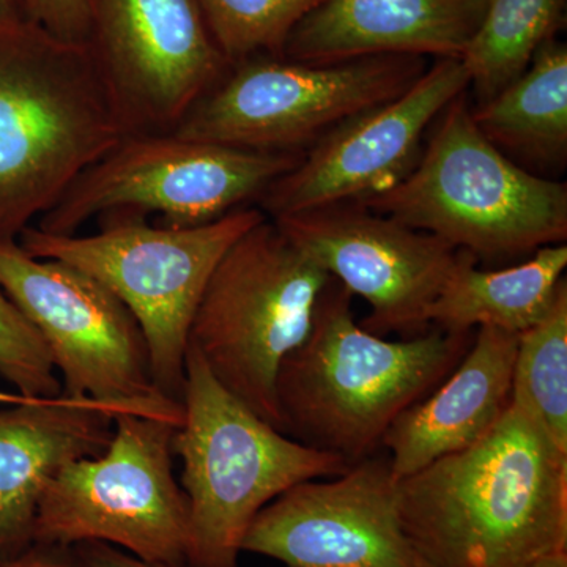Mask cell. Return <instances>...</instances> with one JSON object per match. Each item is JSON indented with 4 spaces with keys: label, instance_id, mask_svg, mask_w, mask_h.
Listing matches in <instances>:
<instances>
[{
    "label": "cell",
    "instance_id": "cell-1",
    "mask_svg": "<svg viewBox=\"0 0 567 567\" xmlns=\"http://www.w3.org/2000/svg\"><path fill=\"white\" fill-rule=\"evenodd\" d=\"M423 567H528L567 551V453L516 404L476 445L398 480Z\"/></svg>",
    "mask_w": 567,
    "mask_h": 567
},
{
    "label": "cell",
    "instance_id": "cell-2",
    "mask_svg": "<svg viewBox=\"0 0 567 567\" xmlns=\"http://www.w3.org/2000/svg\"><path fill=\"white\" fill-rule=\"evenodd\" d=\"M352 300L331 278L308 338L276 380L281 432L349 465L382 451L391 424L456 368L475 338L429 328L390 341L357 322Z\"/></svg>",
    "mask_w": 567,
    "mask_h": 567
},
{
    "label": "cell",
    "instance_id": "cell-3",
    "mask_svg": "<svg viewBox=\"0 0 567 567\" xmlns=\"http://www.w3.org/2000/svg\"><path fill=\"white\" fill-rule=\"evenodd\" d=\"M125 137L87 47L0 33V245L14 244Z\"/></svg>",
    "mask_w": 567,
    "mask_h": 567
},
{
    "label": "cell",
    "instance_id": "cell-4",
    "mask_svg": "<svg viewBox=\"0 0 567 567\" xmlns=\"http://www.w3.org/2000/svg\"><path fill=\"white\" fill-rule=\"evenodd\" d=\"M476 260H509L566 244L567 186L529 173L476 128L466 92L440 114L413 169L360 200Z\"/></svg>",
    "mask_w": 567,
    "mask_h": 567
},
{
    "label": "cell",
    "instance_id": "cell-5",
    "mask_svg": "<svg viewBox=\"0 0 567 567\" xmlns=\"http://www.w3.org/2000/svg\"><path fill=\"white\" fill-rule=\"evenodd\" d=\"M185 417L174 439L188 499L186 567H238L257 514L305 481L342 475L349 464L268 424L216 382L188 347Z\"/></svg>",
    "mask_w": 567,
    "mask_h": 567
},
{
    "label": "cell",
    "instance_id": "cell-6",
    "mask_svg": "<svg viewBox=\"0 0 567 567\" xmlns=\"http://www.w3.org/2000/svg\"><path fill=\"white\" fill-rule=\"evenodd\" d=\"M265 213L238 208L197 227L159 226L114 213L92 235H50L29 226L20 244L29 256L69 264L110 289L140 323L153 382L183 404L189 327L216 265Z\"/></svg>",
    "mask_w": 567,
    "mask_h": 567
},
{
    "label": "cell",
    "instance_id": "cell-7",
    "mask_svg": "<svg viewBox=\"0 0 567 567\" xmlns=\"http://www.w3.org/2000/svg\"><path fill=\"white\" fill-rule=\"evenodd\" d=\"M330 281L265 216L224 254L193 317L188 347L219 385L278 431L279 369L308 338Z\"/></svg>",
    "mask_w": 567,
    "mask_h": 567
},
{
    "label": "cell",
    "instance_id": "cell-8",
    "mask_svg": "<svg viewBox=\"0 0 567 567\" xmlns=\"http://www.w3.org/2000/svg\"><path fill=\"white\" fill-rule=\"evenodd\" d=\"M427 59L377 54L305 63L259 54L233 63L173 134L259 152L305 153L342 123L409 91Z\"/></svg>",
    "mask_w": 567,
    "mask_h": 567
},
{
    "label": "cell",
    "instance_id": "cell-9",
    "mask_svg": "<svg viewBox=\"0 0 567 567\" xmlns=\"http://www.w3.org/2000/svg\"><path fill=\"white\" fill-rule=\"evenodd\" d=\"M305 153L259 152L173 133L125 136L73 182L33 227L71 237L114 213L197 227L259 203Z\"/></svg>",
    "mask_w": 567,
    "mask_h": 567
},
{
    "label": "cell",
    "instance_id": "cell-10",
    "mask_svg": "<svg viewBox=\"0 0 567 567\" xmlns=\"http://www.w3.org/2000/svg\"><path fill=\"white\" fill-rule=\"evenodd\" d=\"M181 425L121 413L103 454L71 462L48 484L33 540L104 543L167 566H186L188 499L174 475Z\"/></svg>",
    "mask_w": 567,
    "mask_h": 567
},
{
    "label": "cell",
    "instance_id": "cell-11",
    "mask_svg": "<svg viewBox=\"0 0 567 567\" xmlns=\"http://www.w3.org/2000/svg\"><path fill=\"white\" fill-rule=\"evenodd\" d=\"M0 289L32 323L61 374L62 393L121 413L182 425L183 404L153 382L140 323L92 276L29 256L18 241L0 245Z\"/></svg>",
    "mask_w": 567,
    "mask_h": 567
},
{
    "label": "cell",
    "instance_id": "cell-12",
    "mask_svg": "<svg viewBox=\"0 0 567 567\" xmlns=\"http://www.w3.org/2000/svg\"><path fill=\"white\" fill-rule=\"evenodd\" d=\"M95 69L125 136L173 133L233 63L200 0H85Z\"/></svg>",
    "mask_w": 567,
    "mask_h": 567
},
{
    "label": "cell",
    "instance_id": "cell-13",
    "mask_svg": "<svg viewBox=\"0 0 567 567\" xmlns=\"http://www.w3.org/2000/svg\"><path fill=\"white\" fill-rule=\"evenodd\" d=\"M271 219L330 278L364 298V330L406 339L431 328L429 311L461 249L360 200Z\"/></svg>",
    "mask_w": 567,
    "mask_h": 567
},
{
    "label": "cell",
    "instance_id": "cell-14",
    "mask_svg": "<svg viewBox=\"0 0 567 567\" xmlns=\"http://www.w3.org/2000/svg\"><path fill=\"white\" fill-rule=\"evenodd\" d=\"M241 551L284 567H423L402 527L385 451L284 492L254 518Z\"/></svg>",
    "mask_w": 567,
    "mask_h": 567
},
{
    "label": "cell",
    "instance_id": "cell-15",
    "mask_svg": "<svg viewBox=\"0 0 567 567\" xmlns=\"http://www.w3.org/2000/svg\"><path fill=\"white\" fill-rule=\"evenodd\" d=\"M468 87L461 59H435L409 91L312 145L292 171L271 183L257 207L268 218H281L386 192L413 169L425 132Z\"/></svg>",
    "mask_w": 567,
    "mask_h": 567
},
{
    "label": "cell",
    "instance_id": "cell-16",
    "mask_svg": "<svg viewBox=\"0 0 567 567\" xmlns=\"http://www.w3.org/2000/svg\"><path fill=\"white\" fill-rule=\"evenodd\" d=\"M114 415L89 398H28L0 409V557L33 543L48 484L71 462L100 456Z\"/></svg>",
    "mask_w": 567,
    "mask_h": 567
},
{
    "label": "cell",
    "instance_id": "cell-17",
    "mask_svg": "<svg viewBox=\"0 0 567 567\" xmlns=\"http://www.w3.org/2000/svg\"><path fill=\"white\" fill-rule=\"evenodd\" d=\"M488 0H323L295 25L281 58L334 63L377 54L464 58Z\"/></svg>",
    "mask_w": 567,
    "mask_h": 567
},
{
    "label": "cell",
    "instance_id": "cell-18",
    "mask_svg": "<svg viewBox=\"0 0 567 567\" xmlns=\"http://www.w3.org/2000/svg\"><path fill=\"white\" fill-rule=\"evenodd\" d=\"M518 336L481 327L456 368L388 429L382 451L398 480L476 445L513 404Z\"/></svg>",
    "mask_w": 567,
    "mask_h": 567
},
{
    "label": "cell",
    "instance_id": "cell-19",
    "mask_svg": "<svg viewBox=\"0 0 567 567\" xmlns=\"http://www.w3.org/2000/svg\"><path fill=\"white\" fill-rule=\"evenodd\" d=\"M567 267V245L537 249L525 262L481 270L470 252L457 262L429 311L431 328L472 333L488 327L522 334L547 315Z\"/></svg>",
    "mask_w": 567,
    "mask_h": 567
},
{
    "label": "cell",
    "instance_id": "cell-20",
    "mask_svg": "<svg viewBox=\"0 0 567 567\" xmlns=\"http://www.w3.org/2000/svg\"><path fill=\"white\" fill-rule=\"evenodd\" d=\"M476 128L498 151L559 167L567 158V47L547 41L516 81L472 107ZM511 158V156H509Z\"/></svg>",
    "mask_w": 567,
    "mask_h": 567
},
{
    "label": "cell",
    "instance_id": "cell-21",
    "mask_svg": "<svg viewBox=\"0 0 567 567\" xmlns=\"http://www.w3.org/2000/svg\"><path fill=\"white\" fill-rule=\"evenodd\" d=\"M567 0H488L464 62L477 104L516 81L566 24Z\"/></svg>",
    "mask_w": 567,
    "mask_h": 567
},
{
    "label": "cell",
    "instance_id": "cell-22",
    "mask_svg": "<svg viewBox=\"0 0 567 567\" xmlns=\"http://www.w3.org/2000/svg\"><path fill=\"white\" fill-rule=\"evenodd\" d=\"M513 404L524 409L554 445L567 453V279L547 315L518 334Z\"/></svg>",
    "mask_w": 567,
    "mask_h": 567
},
{
    "label": "cell",
    "instance_id": "cell-23",
    "mask_svg": "<svg viewBox=\"0 0 567 567\" xmlns=\"http://www.w3.org/2000/svg\"><path fill=\"white\" fill-rule=\"evenodd\" d=\"M323 0H200L213 35L230 63L281 58L290 32Z\"/></svg>",
    "mask_w": 567,
    "mask_h": 567
},
{
    "label": "cell",
    "instance_id": "cell-24",
    "mask_svg": "<svg viewBox=\"0 0 567 567\" xmlns=\"http://www.w3.org/2000/svg\"><path fill=\"white\" fill-rule=\"evenodd\" d=\"M0 377L28 398H54L61 379L39 331L0 289Z\"/></svg>",
    "mask_w": 567,
    "mask_h": 567
},
{
    "label": "cell",
    "instance_id": "cell-25",
    "mask_svg": "<svg viewBox=\"0 0 567 567\" xmlns=\"http://www.w3.org/2000/svg\"><path fill=\"white\" fill-rule=\"evenodd\" d=\"M28 20L58 39L85 44V0H28Z\"/></svg>",
    "mask_w": 567,
    "mask_h": 567
},
{
    "label": "cell",
    "instance_id": "cell-26",
    "mask_svg": "<svg viewBox=\"0 0 567 567\" xmlns=\"http://www.w3.org/2000/svg\"><path fill=\"white\" fill-rule=\"evenodd\" d=\"M0 567H81L73 547L33 540L17 554L0 557Z\"/></svg>",
    "mask_w": 567,
    "mask_h": 567
},
{
    "label": "cell",
    "instance_id": "cell-27",
    "mask_svg": "<svg viewBox=\"0 0 567 567\" xmlns=\"http://www.w3.org/2000/svg\"><path fill=\"white\" fill-rule=\"evenodd\" d=\"M73 548L81 567H186L144 561L122 548L104 543H82Z\"/></svg>",
    "mask_w": 567,
    "mask_h": 567
},
{
    "label": "cell",
    "instance_id": "cell-28",
    "mask_svg": "<svg viewBox=\"0 0 567 567\" xmlns=\"http://www.w3.org/2000/svg\"><path fill=\"white\" fill-rule=\"evenodd\" d=\"M28 21V0H0V33Z\"/></svg>",
    "mask_w": 567,
    "mask_h": 567
},
{
    "label": "cell",
    "instance_id": "cell-29",
    "mask_svg": "<svg viewBox=\"0 0 567 567\" xmlns=\"http://www.w3.org/2000/svg\"><path fill=\"white\" fill-rule=\"evenodd\" d=\"M528 567H567V551H559V554L550 555V557L537 559Z\"/></svg>",
    "mask_w": 567,
    "mask_h": 567
},
{
    "label": "cell",
    "instance_id": "cell-30",
    "mask_svg": "<svg viewBox=\"0 0 567 567\" xmlns=\"http://www.w3.org/2000/svg\"><path fill=\"white\" fill-rule=\"evenodd\" d=\"M28 399V395H22L18 393H10V391H2L0 390V405H11V404H18V402L25 401Z\"/></svg>",
    "mask_w": 567,
    "mask_h": 567
}]
</instances>
